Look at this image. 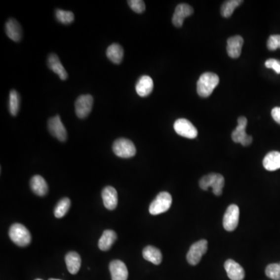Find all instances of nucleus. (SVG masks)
<instances>
[{
  "label": "nucleus",
  "instance_id": "18",
  "mask_svg": "<svg viewBox=\"0 0 280 280\" xmlns=\"http://www.w3.org/2000/svg\"><path fill=\"white\" fill-rule=\"evenodd\" d=\"M5 31L9 39L13 41L18 42L22 39V28L17 20L9 19L5 25Z\"/></svg>",
  "mask_w": 280,
  "mask_h": 280
},
{
  "label": "nucleus",
  "instance_id": "24",
  "mask_svg": "<svg viewBox=\"0 0 280 280\" xmlns=\"http://www.w3.org/2000/svg\"><path fill=\"white\" fill-rule=\"evenodd\" d=\"M143 256L144 259L152 262L154 265H160L162 262L161 251L154 246H147L143 251Z\"/></svg>",
  "mask_w": 280,
  "mask_h": 280
},
{
  "label": "nucleus",
  "instance_id": "8",
  "mask_svg": "<svg viewBox=\"0 0 280 280\" xmlns=\"http://www.w3.org/2000/svg\"><path fill=\"white\" fill-rule=\"evenodd\" d=\"M174 128L177 134L188 139H195L198 136V130L193 123L185 119H178L174 122Z\"/></svg>",
  "mask_w": 280,
  "mask_h": 280
},
{
  "label": "nucleus",
  "instance_id": "2",
  "mask_svg": "<svg viewBox=\"0 0 280 280\" xmlns=\"http://www.w3.org/2000/svg\"><path fill=\"white\" fill-rule=\"evenodd\" d=\"M224 184H225V180L224 176L215 173L204 176L200 181V186L201 189L206 191L209 187H211L212 189V193L216 196H221Z\"/></svg>",
  "mask_w": 280,
  "mask_h": 280
},
{
  "label": "nucleus",
  "instance_id": "9",
  "mask_svg": "<svg viewBox=\"0 0 280 280\" xmlns=\"http://www.w3.org/2000/svg\"><path fill=\"white\" fill-rule=\"evenodd\" d=\"M93 98L90 94L80 96L75 102V111L77 117L85 119L91 112Z\"/></svg>",
  "mask_w": 280,
  "mask_h": 280
},
{
  "label": "nucleus",
  "instance_id": "26",
  "mask_svg": "<svg viewBox=\"0 0 280 280\" xmlns=\"http://www.w3.org/2000/svg\"><path fill=\"white\" fill-rule=\"evenodd\" d=\"M242 0H230L226 1L221 7V14L225 18L231 17L235 9L238 6H240V4L243 3Z\"/></svg>",
  "mask_w": 280,
  "mask_h": 280
},
{
  "label": "nucleus",
  "instance_id": "11",
  "mask_svg": "<svg viewBox=\"0 0 280 280\" xmlns=\"http://www.w3.org/2000/svg\"><path fill=\"white\" fill-rule=\"evenodd\" d=\"M48 128L51 136L59 139V141H66L67 132L64 124L62 122L60 116H56L51 118L48 121Z\"/></svg>",
  "mask_w": 280,
  "mask_h": 280
},
{
  "label": "nucleus",
  "instance_id": "36",
  "mask_svg": "<svg viewBox=\"0 0 280 280\" xmlns=\"http://www.w3.org/2000/svg\"><path fill=\"white\" fill-rule=\"evenodd\" d=\"M40 280V279H36V280Z\"/></svg>",
  "mask_w": 280,
  "mask_h": 280
},
{
  "label": "nucleus",
  "instance_id": "22",
  "mask_svg": "<svg viewBox=\"0 0 280 280\" xmlns=\"http://www.w3.org/2000/svg\"><path fill=\"white\" fill-rule=\"evenodd\" d=\"M66 266L71 274L75 275L79 272L81 266V258L78 253L70 251L65 258Z\"/></svg>",
  "mask_w": 280,
  "mask_h": 280
},
{
  "label": "nucleus",
  "instance_id": "29",
  "mask_svg": "<svg viewBox=\"0 0 280 280\" xmlns=\"http://www.w3.org/2000/svg\"><path fill=\"white\" fill-rule=\"evenodd\" d=\"M55 17L59 22L63 24H70L74 22V14L70 11H66L62 9H56Z\"/></svg>",
  "mask_w": 280,
  "mask_h": 280
},
{
  "label": "nucleus",
  "instance_id": "30",
  "mask_svg": "<svg viewBox=\"0 0 280 280\" xmlns=\"http://www.w3.org/2000/svg\"><path fill=\"white\" fill-rule=\"evenodd\" d=\"M266 275L271 280H280V263L269 265L266 269Z\"/></svg>",
  "mask_w": 280,
  "mask_h": 280
},
{
  "label": "nucleus",
  "instance_id": "28",
  "mask_svg": "<svg viewBox=\"0 0 280 280\" xmlns=\"http://www.w3.org/2000/svg\"><path fill=\"white\" fill-rule=\"evenodd\" d=\"M70 205H71V201L70 199L66 197L61 200L55 207V212H54L55 217H63L70 209Z\"/></svg>",
  "mask_w": 280,
  "mask_h": 280
},
{
  "label": "nucleus",
  "instance_id": "21",
  "mask_svg": "<svg viewBox=\"0 0 280 280\" xmlns=\"http://www.w3.org/2000/svg\"><path fill=\"white\" fill-rule=\"evenodd\" d=\"M263 166L269 171H275L280 169V152H269L264 158Z\"/></svg>",
  "mask_w": 280,
  "mask_h": 280
},
{
  "label": "nucleus",
  "instance_id": "31",
  "mask_svg": "<svg viewBox=\"0 0 280 280\" xmlns=\"http://www.w3.org/2000/svg\"><path fill=\"white\" fill-rule=\"evenodd\" d=\"M128 6L134 12L137 13H142L145 11L146 6L143 0H129L128 1Z\"/></svg>",
  "mask_w": 280,
  "mask_h": 280
},
{
  "label": "nucleus",
  "instance_id": "10",
  "mask_svg": "<svg viewBox=\"0 0 280 280\" xmlns=\"http://www.w3.org/2000/svg\"><path fill=\"white\" fill-rule=\"evenodd\" d=\"M239 216H240L239 207L235 204L230 205L226 211L223 220L224 229L227 231H235L239 223Z\"/></svg>",
  "mask_w": 280,
  "mask_h": 280
},
{
  "label": "nucleus",
  "instance_id": "15",
  "mask_svg": "<svg viewBox=\"0 0 280 280\" xmlns=\"http://www.w3.org/2000/svg\"><path fill=\"white\" fill-rule=\"evenodd\" d=\"M243 44V38L239 35L230 38L227 40V54L232 59H238L241 54L242 46Z\"/></svg>",
  "mask_w": 280,
  "mask_h": 280
},
{
  "label": "nucleus",
  "instance_id": "12",
  "mask_svg": "<svg viewBox=\"0 0 280 280\" xmlns=\"http://www.w3.org/2000/svg\"><path fill=\"white\" fill-rule=\"evenodd\" d=\"M194 9L186 3L178 4L176 6L175 11L172 17V23L176 28H181L183 25L184 20L193 15Z\"/></svg>",
  "mask_w": 280,
  "mask_h": 280
},
{
  "label": "nucleus",
  "instance_id": "34",
  "mask_svg": "<svg viewBox=\"0 0 280 280\" xmlns=\"http://www.w3.org/2000/svg\"><path fill=\"white\" fill-rule=\"evenodd\" d=\"M272 117L273 118L275 121L280 124V108L277 107V108H273L272 110Z\"/></svg>",
  "mask_w": 280,
  "mask_h": 280
},
{
  "label": "nucleus",
  "instance_id": "14",
  "mask_svg": "<svg viewBox=\"0 0 280 280\" xmlns=\"http://www.w3.org/2000/svg\"><path fill=\"white\" fill-rule=\"evenodd\" d=\"M112 280H128V272L124 262L120 260H114L109 265Z\"/></svg>",
  "mask_w": 280,
  "mask_h": 280
},
{
  "label": "nucleus",
  "instance_id": "19",
  "mask_svg": "<svg viewBox=\"0 0 280 280\" xmlns=\"http://www.w3.org/2000/svg\"><path fill=\"white\" fill-rule=\"evenodd\" d=\"M104 205L109 210L116 209L118 205V193L113 187L107 186L102 191Z\"/></svg>",
  "mask_w": 280,
  "mask_h": 280
},
{
  "label": "nucleus",
  "instance_id": "20",
  "mask_svg": "<svg viewBox=\"0 0 280 280\" xmlns=\"http://www.w3.org/2000/svg\"><path fill=\"white\" fill-rule=\"evenodd\" d=\"M30 185L31 190L33 191V193L37 196H44L48 193V184L41 176H34L33 178H31Z\"/></svg>",
  "mask_w": 280,
  "mask_h": 280
},
{
  "label": "nucleus",
  "instance_id": "5",
  "mask_svg": "<svg viewBox=\"0 0 280 280\" xmlns=\"http://www.w3.org/2000/svg\"><path fill=\"white\" fill-rule=\"evenodd\" d=\"M113 152L119 158H131L136 155V149L131 140L121 138L114 142Z\"/></svg>",
  "mask_w": 280,
  "mask_h": 280
},
{
  "label": "nucleus",
  "instance_id": "17",
  "mask_svg": "<svg viewBox=\"0 0 280 280\" xmlns=\"http://www.w3.org/2000/svg\"><path fill=\"white\" fill-rule=\"evenodd\" d=\"M154 90V81L149 76H143L139 78L136 85V93L142 97H147Z\"/></svg>",
  "mask_w": 280,
  "mask_h": 280
},
{
  "label": "nucleus",
  "instance_id": "35",
  "mask_svg": "<svg viewBox=\"0 0 280 280\" xmlns=\"http://www.w3.org/2000/svg\"><path fill=\"white\" fill-rule=\"evenodd\" d=\"M48 280H58V279H49Z\"/></svg>",
  "mask_w": 280,
  "mask_h": 280
},
{
  "label": "nucleus",
  "instance_id": "16",
  "mask_svg": "<svg viewBox=\"0 0 280 280\" xmlns=\"http://www.w3.org/2000/svg\"><path fill=\"white\" fill-rule=\"evenodd\" d=\"M48 66L51 71H53L55 74L59 76V78L62 80H66L68 78L67 72L61 63L60 59H59L58 55H55V53L50 54L49 56H48Z\"/></svg>",
  "mask_w": 280,
  "mask_h": 280
},
{
  "label": "nucleus",
  "instance_id": "13",
  "mask_svg": "<svg viewBox=\"0 0 280 280\" xmlns=\"http://www.w3.org/2000/svg\"><path fill=\"white\" fill-rule=\"evenodd\" d=\"M224 268L230 280H243L245 277V273L242 266L233 259L226 261Z\"/></svg>",
  "mask_w": 280,
  "mask_h": 280
},
{
  "label": "nucleus",
  "instance_id": "6",
  "mask_svg": "<svg viewBox=\"0 0 280 280\" xmlns=\"http://www.w3.org/2000/svg\"><path fill=\"white\" fill-rule=\"evenodd\" d=\"M238 126L232 132L233 141L236 143H240L243 147H247L252 143V137L246 133L247 120L245 117L241 116L238 118Z\"/></svg>",
  "mask_w": 280,
  "mask_h": 280
},
{
  "label": "nucleus",
  "instance_id": "33",
  "mask_svg": "<svg viewBox=\"0 0 280 280\" xmlns=\"http://www.w3.org/2000/svg\"><path fill=\"white\" fill-rule=\"evenodd\" d=\"M266 67L273 69L277 74H280V61L275 59H269L265 63Z\"/></svg>",
  "mask_w": 280,
  "mask_h": 280
},
{
  "label": "nucleus",
  "instance_id": "27",
  "mask_svg": "<svg viewBox=\"0 0 280 280\" xmlns=\"http://www.w3.org/2000/svg\"><path fill=\"white\" fill-rule=\"evenodd\" d=\"M20 96L15 90H12L9 93V110L13 116H17L20 109Z\"/></svg>",
  "mask_w": 280,
  "mask_h": 280
},
{
  "label": "nucleus",
  "instance_id": "32",
  "mask_svg": "<svg viewBox=\"0 0 280 280\" xmlns=\"http://www.w3.org/2000/svg\"><path fill=\"white\" fill-rule=\"evenodd\" d=\"M267 47L271 51L280 48V35H271L268 39Z\"/></svg>",
  "mask_w": 280,
  "mask_h": 280
},
{
  "label": "nucleus",
  "instance_id": "23",
  "mask_svg": "<svg viewBox=\"0 0 280 280\" xmlns=\"http://www.w3.org/2000/svg\"><path fill=\"white\" fill-rule=\"evenodd\" d=\"M117 239V235L112 230H106L103 233L102 236L98 242V247L101 251H108L113 245Z\"/></svg>",
  "mask_w": 280,
  "mask_h": 280
},
{
  "label": "nucleus",
  "instance_id": "7",
  "mask_svg": "<svg viewBox=\"0 0 280 280\" xmlns=\"http://www.w3.org/2000/svg\"><path fill=\"white\" fill-rule=\"evenodd\" d=\"M208 249V241L200 240L193 243L187 254V261L192 266H196L201 260V257L206 253Z\"/></svg>",
  "mask_w": 280,
  "mask_h": 280
},
{
  "label": "nucleus",
  "instance_id": "1",
  "mask_svg": "<svg viewBox=\"0 0 280 280\" xmlns=\"http://www.w3.org/2000/svg\"><path fill=\"white\" fill-rule=\"evenodd\" d=\"M220 78L212 73H205L200 77L197 82V92L201 97H208L212 94L215 88L218 86Z\"/></svg>",
  "mask_w": 280,
  "mask_h": 280
},
{
  "label": "nucleus",
  "instance_id": "3",
  "mask_svg": "<svg viewBox=\"0 0 280 280\" xmlns=\"http://www.w3.org/2000/svg\"><path fill=\"white\" fill-rule=\"evenodd\" d=\"M9 236L19 247H26L31 243V233L22 224H13L9 228Z\"/></svg>",
  "mask_w": 280,
  "mask_h": 280
},
{
  "label": "nucleus",
  "instance_id": "4",
  "mask_svg": "<svg viewBox=\"0 0 280 280\" xmlns=\"http://www.w3.org/2000/svg\"><path fill=\"white\" fill-rule=\"evenodd\" d=\"M172 204V197L170 193L167 192H162L156 197L155 200L151 202L150 205V213L151 215L161 214L167 212Z\"/></svg>",
  "mask_w": 280,
  "mask_h": 280
},
{
  "label": "nucleus",
  "instance_id": "25",
  "mask_svg": "<svg viewBox=\"0 0 280 280\" xmlns=\"http://www.w3.org/2000/svg\"><path fill=\"white\" fill-rule=\"evenodd\" d=\"M107 57L115 64H120L122 62L124 51L119 44H112L107 49Z\"/></svg>",
  "mask_w": 280,
  "mask_h": 280
}]
</instances>
